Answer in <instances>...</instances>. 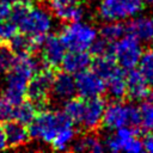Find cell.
Returning a JSON list of instances; mask_svg holds the SVG:
<instances>
[{
	"label": "cell",
	"instance_id": "19",
	"mask_svg": "<svg viewBox=\"0 0 153 153\" xmlns=\"http://www.w3.org/2000/svg\"><path fill=\"white\" fill-rule=\"evenodd\" d=\"M105 92L114 99H122L127 96L126 72L121 67H117L108 78L104 79Z\"/></svg>",
	"mask_w": 153,
	"mask_h": 153
},
{
	"label": "cell",
	"instance_id": "24",
	"mask_svg": "<svg viewBox=\"0 0 153 153\" xmlns=\"http://www.w3.org/2000/svg\"><path fill=\"white\" fill-rule=\"evenodd\" d=\"M37 114V108L30 100H22L14 105L12 120L18 121L25 126H29Z\"/></svg>",
	"mask_w": 153,
	"mask_h": 153
},
{
	"label": "cell",
	"instance_id": "35",
	"mask_svg": "<svg viewBox=\"0 0 153 153\" xmlns=\"http://www.w3.org/2000/svg\"><path fill=\"white\" fill-rule=\"evenodd\" d=\"M11 5H13V4H17V2H23V1H29V0H7Z\"/></svg>",
	"mask_w": 153,
	"mask_h": 153
},
{
	"label": "cell",
	"instance_id": "4",
	"mask_svg": "<svg viewBox=\"0 0 153 153\" xmlns=\"http://www.w3.org/2000/svg\"><path fill=\"white\" fill-rule=\"evenodd\" d=\"M72 123L73 122L62 110H43L36 114L27 128L30 137L50 145L57 133Z\"/></svg>",
	"mask_w": 153,
	"mask_h": 153
},
{
	"label": "cell",
	"instance_id": "5",
	"mask_svg": "<svg viewBox=\"0 0 153 153\" xmlns=\"http://www.w3.org/2000/svg\"><path fill=\"white\" fill-rule=\"evenodd\" d=\"M60 37L67 50L88 51L91 44L98 37V31L90 23L81 22L80 19L68 22V24L62 27Z\"/></svg>",
	"mask_w": 153,
	"mask_h": 153
},
{
	"label": "cell",
	"instance_id": "8",
	"mask_svg": "<svg viewBox=\"0 0 153 153\" xmlns=\"http://www.w3.org/2000/svg\"><path fill=\"white\" fill-rule=\"evenodd\" d=\"M142 51L141 41L130 32L110 43V55L124 71L133 69L137 66Z\"/></svg>",
	"mask_w": 153,
	"mask_h": 153
},
{
	"label": "cell",
	"instance_id": "27",
	"mask_svg": "<svg viewBox=\"0 0 153 153\" xmlns=\"http://www.w3.org/2000/svg\"><path fill=\"white\" fill-rule=\"evenodd\" d=\"M147 133L153 131V102L146 100L139 106V126Z\"/></svg>",
	"mask_w": 153,
	"mask_h": 153
},
{
	"label": "cell",
	"instance_id": "20",
	"mask_svg": "<svg viewBox=\"0 0 153 153\" xmlns=\"http://www.w3.org/2000/svg\"><path fill=\"white\" fill-rule=\"evenodd\" d=\"M71 149L76 152H91V153H100L105 149L104 141L94 135L92 131H87L81 136H76L71 146Z\"/></svg>",
	"mask_w": 153,
	"mask_h": 153
},
{
	"label": "cell",
	"instance_id": "36",
	"mask_svg": "<svg viewBox=\"0 0 153 153\" xmlns=\"http://www.w3.org/2000/svg\"><path fill=\"white\" fill-rule=\"evenodd\" d=\"M0 44H1V43H0Z\"/></svg>",
	"mask_w": 153,
	"mask_h": 153
},
{
	"label": "cell",
	"instance_id": "1",
	"mask_svg": "<svg viewBox=\"0 0 153 153\" xmlns=\"http://www.w3.org/2000/svg\"><path fill=\"white\" fill-rule=\"evenodd\" d=\"M23 35L30 37L38 45L50 33L54 20L47 7L29 1L13 4L8 17Z\"/></svg>",
	"mask_w": 153,
	"mask_h": 153
},
{
	"label": "cell",
	"instance_id": "21",
	"mask_svg": "<svg viewBox=\"0 0 153 153\" xmlns=\"http://www.w3.org/2000/svg\"><path fill=\"white\" fill-rule=\"evenodd\" d=\"M127 32H128L127 24L120 20H114V22H105L104 25H102V27L99 29L98 35L106 42L112 43L118 38H121Z\"/></svg>",
	"mask_w": 153,
	"mask_h": 153
},
{
	"label": "cell",
	"instance_id": "26",
	"mask_svg": "<svg viewBox=\"0 0 153 153\" xmlns=\"http://www.w3.org/2000/svg\"><path fill=\"white\" fill-rule=\"evenodd\" d=\"M136 67H139L137 71L148 82V85L153 86V48L152 47L142 51Z\"/></svg>",
	"mask_w": 153,
	"mask_h": 153
},
{
	"label": "cell",
	"instance_id": "17",
	"mask_svg": "<svg viewBox=\"0 0 153 153\" xmlns=\"http://www.w3.org/2000/svg\"><path fill=\"white\" fill-rule=\"evenodd\" d=\"M126 82H127V96L130 99L141 100L146 98L149 90V85L139 71H136L135 68L129 69L128 73L126 74Z\"/></svg>",
	"mask_w": 153,
	"mask_h": 153
},
{
	"label": "cell",
	"instance_id": "25",
	"mask_svg": "<svg viewBox=\"0 0 153 153\" xmlns=\"http://www.w3.org/2000/svg\"><path fill=\"white\" fill-rule=\"evenodd\" d=\"M16 55H24V54H31L36 48H38L39 45L33 42L30 37L25 36V35H16L11 41H10V45H8Z\"/></svg>",
	"mask_w": 153,
	"mask_h": 153
},
{
	"label": "cell",
	"instance_id": "28",
	"mask_svg": "<svg viewBox=\"0 0 153 153\" xmlns=\"http://www.w3.org/2000/svg\"><path fill=\"white\" fill-rule=\"evenodd\" d=\"M17 55L8 45L0 44V74H5L14 63Z\"/></svg>",
	"mask_w": 153,
	"mask_h": 153
},
{
	"label": "cell",
	"instance_id": "14",
	"mask_svg": "<svg viewBox=\"0 0 153 153\" xmlns=\"http://www.w3.org/2000/svg\"><path fill=\"white\" fill-rule=\"evenodd\" d=\"M75 94H76L75 81L72 74L63 71L54 75L50 88V97L54 100L59 103H65L68 99L75 97Z\"/></svg>",
	"mask_w": 153,
	"mask_h": 153
},
{
	"label": "cell",
	"instance_id": "33",
	"mask_svg": "<svg viewBox=\"0 0 153 153\" xmlns=\"http://www.w3.org/2000/svg\"><path fill=\"white\" fill-rule=\"evenodd\" d=\"M6 148H7V143L5 137V129H4V124L0 121V151H4Z\"/></svg>",
	"mask_w": 153,
	"mask_h": 153
},
{
	"label": "cell",
	"instance_id": "10",
	"mask_svg": "<svg viewBox=\"0 0 153 153\" xmlns=\"http://www.w3.org/2000/svg\"><path fill=\"white\" fill-rule=\"evenodd\" d=\"M53 78L54 74L47 68H41L31 78L27 85L26 97L36 108H42L47 104L50 97Z\"/></svg>",
	"mask_w": 153,
	"mask_h": 153
},
{
	"label": "cell",
	"instance_id": "29",
	"mask_svg": "<svg viewBox=\"0 0 153 153\" xmlns=\"http://www.w3.org/2000/svg\"><path fill=\"white\" fill-rule=\"evenodd\" d=\"M18 33L17 25L11 19L0 20V43L8 44L10 41Z\"/></svg>",
	"mask_w": 153,
	"mask_h": 153
},
{
	"label": "cell",
	"instance_id": "12",
	"mask_svg": "<svg viewBox=\"0 0 153 153\" xmlns=\"http://www.w3.org/2000/svg\"><path fill=\"white\" fill-rule=\"evenodd\" d=\"M47 6L53 17L66 23L80 20L85 14L80 0H47Z\"/></svg>",
	"mask_w": 153,
	"mask_h": 153
},
{
	"label": "cell",
	"instance_id": "9",
	"mask_svg": "<svg viewBox=\"0 0 153 153\" xmlns=\"http://www.w3.org/2000/svg\"><path fill=\"white\" fill-rule=\"evenodd\" d=\"M104 147L111 152H130L139 153L143 151L142 140L139 137L134 127L126 126L112 130L110 135L105 137Z\"/></svg>",
	"mask_w": 153,
	"mask_h": 153
},
{
	"label": "cell",
	"instance_id": "34",
	"mask_svg": "<svg viewBox=\"0 0 153 153\" xmlns=\"http://www.w3.org/2000/svg\"><path fill=\"white\" fill-rule=\"evenodd\" d=\"M146 99L149 100V102H153V86H152L151 90H148V93L146 96Z\"/></svg>",
	"mask_w": 153,
	"mask_h": 153
},
{
	"label": "cell",
	"instance_id": "18",
	"mask_svg": "<svg viewBox=\"0 0 153 153\" xmlns=\"http://www.w3.org/2000/svg\"><path fill=\"white\" fill-rule=\"evenodd\" d=\"M128 32L136 36L141 42L153 44V16H142L127 24Z\"/></svg>",
	"mask_w": 153,
	"mask_h": 153
},
{
	"label": "cell",
	"instance_id": "16",
	"mask_svg": "<svg viewBox=\"0 0 153 153\" xmlns=\"http://www.w3.org/2000/svg\"><path fill=\"white\" fill-rule=\"evenodd\" d=\"M4 129H5L7 147L19 148L22 146H25L30 140V133L27 126L18 121L14 120L7 121L6 124H4Z\"/></svg>",
	"mask_w": 153,
	"mask_h": 153
},
{
	"label": "cell",
	"instance_id": "32",
	"mask_svg": "<svg viewBox=\"0 0 153 153\" xmlns=\"http://www.w3.org/2000/svg\"><path fill=\"white\" fill-rule=\"evenodd\" d=\"M142 145H143V151H146L148 153H153V131L148 133L143 137Z\"/></svg>",
	"mask_w": 153,
	"mask_h": 153
},
{
	"label": "cell",
	"instance_id": "6",
	"mask_svg": "<svg viewBox=\"0 0 153 153\" xmlns=\"http://www.w3.org/2000/svg\"><path fill=\"white\" fill-rule=\"evenodd\" d=\"M102 126L108 130H115L121 127L139 126V108L133 104H126L121 99H114L105 105Z\"/></svg>",
	"mask_w": 153,
	"mask_h": 153
},
{
	"label": "cell",
	"instance_id": "11",
	"mask_svg": "<svg viewBox=\"0 0 153 153\" xmlns=\"http://www.w3.org/2000/svg\"><path fill=\"white\" fill-rule=\"evenodd\" d=\"M76 94L81 98L102 97L105 93V82L93 69H85L74 74Z\"/></svg>",
	"mask_w": 153,
	"mask_h": 153
},
{
	"label": "cell",
	"instance_id": "30",
	"mask_svg": "<svg viewBox=\"0 0 153 153\" xmlns=\"http://www.w3.org/2000/svg\"><path fill=\"white\" fill-rule=\"evenodd\" d=\"M14 105L11 100H8L2 93L0 94V121L1 122H7L12 120L13 117V110Z\"/></svg>",
	"mask_w": 153,
	"mask_h": 153
},
{
	"label": "cell",
	"instance_id": "15",
	"mask_svg": "<svg viewBox=\"0 0 153 153\" xmlns=\"http://www.w3.org/2000/svg\"><path fill=\"white\" fill-rule=\"evenodd\" d=\"M92 55L88 51H81V50H67L65 54L61 67L65 72L74 75L81 71H85L90 68L92 62Z\"/></svg>",
	"mask_w": 153,
	"mask_h": 153
},
{
	"label": "cell",
	"instance_id": "3",
	"mask_svg": "<svg viewBox=\"0 0 153 153\" xmlns=\"http://www.w3.org/2000/svg\"><path fill=\"white\" fill-rule=\"evenodd\" d=\"M105 102L102 97L71 98L63 103L62 111L68 118L85 131H94L100 124Z\"/></svg>",
	"mask_w": 153,
	"mask_h": 153
},
{
	"label": "cell",
	"instance_id": "13",
	"mask_svg": "<svg viewBox=\"0 0 153 153\" xmlns=\"http://www.w3.org/2000/svg\"><path fill=\"white\" fill-rule=\"evenodd\" d=\"M41 55L42 60L45 66L50 68L59 67L61 65V61L67 53V48L65 43L62 42L60 35H51L49 33L43 42L41 43Z\"/></svg>",
	"mask_w": 153,
	"mask_h": 153
},
{
	"label": "cell",
	"instance_id": "31",
	"mask_svg": "<svg viewBox=\"0 0 153 153\" xmlns=\"http://www.w3.org/2000/svg\"><path fill=\"white\" fill-rule=\"evenodd\" d=\"M12 5L7 0H0V20H5L10 17Z\"/></svg>",
	"mask_w": 153,
	"mask_h": 153
},
{
	"label": "cell",
	"instance_id": "2",
	"mask_svg": "<svg viewBox=\"0 0 153 153\" xmlns=\"http://www.w3.org/2000/svg\"><path fill=\"white\" fill-rule=\"evenodd\" d=\"M41 68V62L31 54L17 55L13 66L5 73L2 94L13 104L24 100L31 78Z\"/></svg>",
	"mask_w": 153,
	"mask_h": 153
},
{
	"label": "cell",
	"instance_id": "7",
	"mask_svg": "<svg viewBox=\"0 0 153 153\" xmlns=\"http://www.w3.org/2000/svg\"><path fill=\"white\" fill-rule=\"evenodd\" d=\"M146 5V0H98L97 13L104 22H123L139 16Z\"/></svg>",
	"mask_w": 153,
	"mask_h": 153
},
{
	"label": "cell",
	"instance_id": "22",
	"mask_svg": "<svg viewBox=\"0 0 153 153\" xmlns=\"http://www.w3.org/2000/svg\"><path fill=\"white\" fill-rule=\"evenodd\" d=\"M75 137H76V130H75L74 124L72 123V124L66 126L57 133L55 139L51 141L50 146L55 151H66L71 148Z\"/></svg>",
	"mask_w": 153,
	"mask_h": 153
},
{
	"label": "cell",
	"instance_id": "23",
	"mask_svg": "<svg viewBox=\"0 0 153 153\" xmlns=\"http://www.w3.org/2000/svg\"><path fill=\"white\" fill-rule=\"evenodd\" d=\"M92 69L103 78V80L105 78H108L117 67H120L115 59L110 55V54H105V55H100V56H94V60H92L91 62Z\"/></svg>",
	"mask_w": 153,
	"mask_h": 153
}]
</instances>
